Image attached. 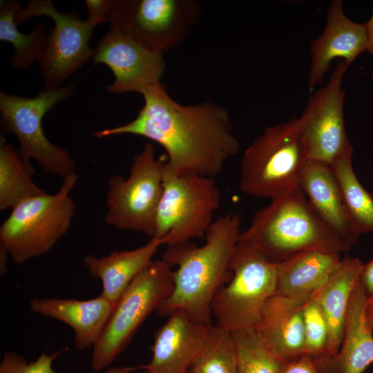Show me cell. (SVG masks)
I'll return each mask as SVG.
<instances>
[{"mask_svg":"<svg viewBox=\"0 0 373 373\" xmlns=\"http://www.w3.org/2000/svg\"><path fill=\"white\" fill-rule=\"evenodd\" d=\"M144 104L133 120L95 132L97 138L131 134L144 137L162 146L166 166L178 173L214 178L227 161L237 155L240 142L233 132L228 112L206 101L182 105L162 83L144 88Z\"/></svg>","mask_w":373,"mask_h":373,"instance_id":"1","label":"cell"},{"mask_svg":"<svg viewBox=\"0 0 373 373\" xmlns=\"http://www.w3.org/2000/svg\"><path fill=\"white\" fill-rule=\"evenodd\" d=\"M238 213H229L214 220L203 245L191 241L168 246L162 260L173 271V290L155 312L169 316L183 311L192 321L210 325L211 303L217 291L231 278L230 265L240 235Z\"/></svg>","mask_w":373,"mask_h":373,"instance_id":"2","label":"cell"},{"mask_svg":"<svg viewBox=\"0 0 373 373\" xmlns=\"http://www.w3.org/2000/svg\"><path fill=\"white\" fill-rule=\"evenodd\" d=\"M239 240L254 246L274 263L303 251L341 254L352 247L321 220L298 186L258 210Z\"/></svg>","mask_w":373,"mask_h":373,"instance_id":"3","label":"cell"},{"mask_svg":"<svg viewBox=\"0 0 373 373\" xmlns=\"http://www.w3.org/2000/svg\"><path fill=\"white\" fill-rule=\"evenodd\" d=\"M307 160L299 117L269 126L243 153L240 190L250 196L271 200L298 186Z\"/></svg>","mask_w":373,"mask_h":373,"instance_id":"4","label":"cell"},{"mask_svg":"<svg viewBox=\"0 0 373 373\" xmlns=\"http://www.w3.org/2000/svg\"><path fill=\"white\" fill-rule=\"evenodd\" d=\"M77 180L72 173L56 193L30 198L11 209L0 227V243L16 264L48 253L68 232L76 209L70 194Z\"/></svg>","mask_w":373,"mask_h":373,"instance_id":"5","label":"cell"},{"mask_svg":"<svg viewBox=\"0 0 373 373\" xmlns=\"http://www.w3.org/2000/svg\"><path fill=\"white\" fill-rule=\"evenodd\" d=\"M230 271V279L213 299L212 317L231 333L254 329L264 305L275 294L276 263L239 240Z\"/></svg>","mask_w":373,"mask_h":373,"instance_id":"6","label":"cell"},{"mask_svg":"<svg viewBox=\"0 0 373 373\" xmlns=\"http://www.w3.org/2000/svg\"><path fill=\"white\" fill-rule=\"evenodd\" d=\"M173 286V270L162 259L153 260L135 277L115 305L93 347L94 371L106 369L116 359L144 320L171 296Z\"/></svg>","mask_w":373,"mask_h":373,"instance_id":"7","label":"cell"},{"mask_svg":"<svg viewBox=\"0 0 373 373\" xmlns=\"http://www.w3.org/2000/svg\"><path fill=\"white\" fill-rule=\"evenodd\" d=\"M220 191L213 178L178 173L164 164L162 194L153 238L173 246L203 238L219 209Z\"/></svg>","mask_w":373,"mask_h":373,"instance_id":"8","label":"cell"},{"mask_svg":"<svg viewBox=\"0 0 373 373\" xmlns=\"http://www.w3.org/2000/svg\"><path fill=\"white\" fill-rule=\"evenodd\" d=\"M74 82L54 88L43 89L34 97L0 93V115L3 129L14 134L19 151L26 160L34 159L46 173L62 179L76 173V163L67 149L48 140L42 120L49 111L74 93Z\"/></svg>","mask_w":373,"mask_h":373,"instance_id":"9","label":"cell"},{"mask_svg":"<svg viewBox=\"0 0 373 373\" xmlns=\"http://www.w3.org/2000/svg\"><path fill=\"white\" fill-rule=\"evenodd\" d=\"M165 162L147 142L133 155L127 178L116 175L108 179L104 217L108 225L154 236Z\"/></svg>","mask_w":373,"mask_h":373,"instance_id":"10","label":"cell"},{"mask_svg":"<svg viewBox=\"0 0 373 373\" xmlns=\"http://www.w3.org/2000/svg\"><path fill=\"white\" fill-rule=\"evenodd\" d=\"M201 10L195 0H115L109 24L164 55L186 39Z\"/></svg>","mask_w":373,"mask_h":373,"instance_id":"11","label":"cell"},{"mask_svg":"<svg viewBox=\"0 0 373 373\" xmlns=\"http://www.w3.org/2000/svg\"><path fill=\"white\" fill-rule=\"evenodd\" d=\"M52 19L54 27L47 34L42 55L39 61L44 89L62 86L64 82L90 58L93 49L89 46L95 26L82 20L75 12H59L50 0H31L15 15V23H23L33 17Z\"/></svg>","mask_w":373,"mask_h":373,"instance_id":"12","label":"cell"},{"mask_svg":"<svg viewBox=\"0 0 373 373\" xmlns=\"http://www.w3.org/2000/svg\"><path fill=\"white\" fill-rule=\"evenodd\" d=\"M348 66L340 61L325 86L312 95L299 117L308 160L330 165L352 149L344 119L343 77Z\"/></svg>","mask_w":373,"mask_h":373,"instance_id":"13","label":"cell"},{"mask_svg":"<svg viewBox=\"0 0 373 373\" xmlns=\"http://www.w3.org/2000/svg\"><path fill=\"white\" fill-rule=\"evenodd\" d=\"M93 62L104 64L112 70L115 81L108 92L141 93L160 83L166 64L163 55L147 48L121 29L111 28L93 49Z\"/></svg>","mask_w":373,"mask_h":373,"instance_id":"14","label":"cell"},{"mask_svg":"<svg viewBox=\"0 0 373 373\" xmlns=\"http://www.w3.org/2000/svg\"><path fill=\"white\" fill-rule=\"evenodd\" d=\"M365 23L349 19L341 0L330 3L323 32L311 44L307 82L310 89L321 84L331 63L341 59L349 66L367 47Z\"/></svg>","mask_w":373,"mask_h":373,"instance_id":"15","label":"cell"},{"mask_svg":"<svg viewBox=\"0 0 373 373\" xmlns=\"http://www.w3.org/2000/svg\"><path fill=\"white\" fill-rule=\"evenodd\" d=\"M210 325L192 321L182 310L175 311L156 332L151 361L142 368L149 373H188Z\"/></svg>","mask_w":373,"mask_h":373,"instance_id":"16","label":"cell"},{"mask_svg":"<svg viewBox=\"0 0 373 373\" xmlns=\"http://www.w3.org/2000/svg\"><path fill=\"white\" fill-rule=\"evenodd\" d=\"M115 304L101 294L88 300L35 298L29 309L33 313L69 325L74 331V345L79 351L93 347L101 336Z\"/></svg>","mask_w":373,"mask_h":373,"instance_id":"17","label":"cell"},{"mask_svg":"<svg viewBox=\"0 0 373 373\" xmlns=\"http://www.w3.org/2000/svg\"><path fill=\"white\" fill-rule=\"evenodd\" d=\"M304 304L274 294L264 305L254 328L268 350L283 363L305 355Z\"/></svg>","mask_w":373,"mask_h":373,"instance_id":"18","label":"cell"},{"mask_svg":"<svg viewBox=\"0 0 373 373\" xmlns=\"http://www.w3.org/2000/svg\"><path fill=\"white\" fill-rule=\"evenodd\" d=\"M367 296L359 280L352 291L338 352L315 361L321 373H364L373 363V335L365 319Z\"/></svg>","mask_w":373,"mask_h":373,"instance_id":"19","label":"cell"},{"mask_svg":"<svg viewBox=\"0 0 373 373\" xmlns=\"http://www.w3.org/2000/svg\"><path fill=\"white\" fill-rule=\"evenodd\" d=\"M298 187L321 220L352 247L360 234L348 215L330 166L308 160L300 173Z\"/></svg>","mask_w":373,"mask_h":373,"instance_id":"20","label":"cell"},{"mask_svg":"<svg viewBox=\"0 0 373 373\" xmlns=\"http://www.w3.org/2000/svg\"><path fill=\"white\" fill-rule=\"evenodd\" d=\"M164 243L163 239L151 238L145 245L134 249L114 251L102 257L87 254L84 265L90 277L102 282L101 294L115 305Z\"/></svg>","mask_w":373,"mask_h":373,"instance_id":"21","label":"cell"},{"mask_svg":"<svg viewBox=\"0 0 373 373\" xmlns=\"http://www.w3.org/2000/svg\"><path fill=\"white\" fill-rule=\"evenodd\" d=\"M341 260L340 254L312 249L300 251L276 263L274 294L305 303Z\"/></svg>","mask_w":373,"mask_h":373,"instance_id":"22","label":"cell"},{"mask_svg":"<svg viewBox=\"0 0 373 373\" xmlns=\"http://www.w3.org/2000/svg\"><path fill=\"white\" fill-rule=\"evenodd\" d=\"M363 265L357 258H341L324 283L312 295L318 302L329 329L327 354L323 358L334 356L341 347L349 303Z\"/></svg>","mask_w":373,"mask_h":373,"instance_id":"23","label":"cell"},{"mask_svg":"<svg viewBox=\"0 0 373 373\" xmlns=\"http://www.w3.org/2000/svg\"><path fill=\"white\" fill-rule=\"evenodd\" d=\"M34 168L12 144L0 136V210L12 209L22 201L46 191L33 181Z\"/></svg>","mask_w":373,"mask_h":373,"instance_id":"24","label":"cell"},{"mask_svg":"<svg viewBox=\"0 0 373 373\" xmlns=\"http://www.w3.org/2000/svg\"><path fill=\"white\" fill-rule=\"evenodd\" d=\"M353 149L329 166L340 188L348 215L359 234L373 232V195L360 183L352 166Z\"/></svg>","mask_w":373,"mask_h":373,"instance_id":"25","label":"cell"},{"mask_svg":"<svg viewBox=\"0 0 373 373\" xmlns=\"http://www.w3.org/2000/svg\"><path fill=\"white\" fill-rule=\"evenodd\" d=\"M21 8V4L17 1H1L0 40L13 46L15 52L10 62L17 70L26 69L35 61H39L48 34L44 23L36 25L30 33L20 32L15 19Z\"/></svg>","mask_w":373,"mask_h":373,"instance_id":"26","label":"cell"},{"mask_svg":"<svg viewBox=\"0 0 373 373\" xmlns=\"http://www.w3.org/2000/svg\"><path fill=\"white\" fill-rule=\"evenodd\" d=\"M189 372L238 373L237 352L232 333L216 324H211L204 343Z\"/></svg>","mask_w":373,"mask_h":373,"instance_id":"27","label":"cell"},{"mask_svg":"<svg viewBox=\"0 0 373 373\" xmlns=\"http://www.w3.org/2000/svg\"><path fill=\"white\" fill-rule=\"evenodd\" d=\"M236 347L238 373H278L284 363L268 350L254 329L232 333Z\"/></svg>","mask_w":373,"mask_h":373,"instance_id":"28","label":"cell"},{"mask_svg":"<svg viewBox=\"0 0 373 373\" xmlns=\"http://www.w3.org/2000/svg\"><path fill=\"white\" fill-rule=\"evenodd\" d=\"M305 332V354L319 359L327 354L329 329L316 300L311 296L303 309Z\"/></svg>","mask_w":373,"mask_h":373,"instance_id":"29","label":"cell"},{"mask_svg":"<svg viewBox=\"0 0 373 373\" xmlns=\"http://www.w3.org/2000/svg\"><path fill=\"white\" fill-rule=\"evenodd\" d=\"M64 350L50 355L43 353L32 362H28L15 352H6L0 363V373H57L52 367V363Z\"/></svg>","mask_w":373,"mask_h":373,"instance_id":"30","label":"cell"},{"mask_svg":"<svg viewBox=\"0 0 373 373\" xmlns=\"http://www.w3.org/2000/svg\"><path fill=\"white\" fill-rule=\"evenodd\" d=\"M88 11V19L95 27L104 23H110L115 6V0H86Z\"/></svg>","mask_w":373,"mask_h":373,"instance_id":"31","label":"cell"},{"mask_svg":"<svg viewBox=\"0 0 373 373\" xmlns=\"http://www.w3.org/2000/svg\"><path fill=\"white\" fill-rule=\"evenodd\" d=\"M278 373H321V372L314 359L305 354L284 363Z\"/></svg>","mask_w":373,"mask_h":373,"instance_id":"32","label":"cell"},{"mask_svg":"<svg viewBox=\"0 0 373 373\" xmlns=\"http://www.w3.org/2000/svg\"><path fill=\"white\" fill-rule=\"evenodd\" d=\"M359 281L367 297L373 296V259L363 265Z\"/></svg>","mask_w":373,"mask_h":373,"instance_id":"33","label":"cell"},{"mask_svg":"<svg viewBox=\"0 0 373 373\" xmlns=\"http://www.w3.org/2000/svg\"><path fill=\"white\" fill-rule=\"evenodd\" d=\"M365 24L367 39L366 50L373 55V12L368 21Z\"/></svg>","mask_w":373,"mask_h":373,"instance_id":"34","label":"cell"},{"mask_svg":"<svg viewBox=\"0 0 373 373\" xmlns=\"http://www.w3.org/2000/svg\"><path fill=\"white\" fill-rule=\"evenodd\" d=\"M365 314L367 325L373 332V296L367 298Z\"/></svg>","mask_w":373,"mask_h":373,"instance_id":"35","label":"cell"},{"mask_svg":"<svg viewBox=\"0 0 373 373\" xmlns=\"http://www.w3.org/2000/svg\"><path fill=\"white\" fill-rule=\"evenodd\" d=\"M10 256L7 249L0 243V274L1 276H5L8 271L7 261Z\"/></svg>","mask_w":373,"mask_h":373,"instance_id":"36","label":"cell"},{"mask_svg":"<svg viewBox=\"0 0 373 373\" xmlns=\"http://www.w3.org/2000/svg\"><path fill=\"white\" fill-rule=\"evenodd\" d=\"M104 373H133V368L128 367H112L106 370ZM142 373H149L144 370Z\"/></svg>","mask_w":373,"mask_h":373,"instance_id":"37","label":"cell"},{"mask_svg":"<svg viewBox=\"0 0 373 373\" xmlns=\"http://www.w3.org/2000/svg\"><path fill=\"white\" fill-rule=\"evenodd\" d=\"M372 77H373V71H372Z\"/></svg>","mask_w":373,"mask_h":373,"instance_id":"38","label":"cell"},{"mask_svg":"<svg viewBox=\"0 0 373 373\" xmlns=\"http://www.w3.org/2000/svg\"><path fill=\"white\" fill-rule=\"evenodd\" d=\"M188 373H191L190 372H189Z\"/></svg>","mask_w":373,"mask_h":373,"instance_id":"39","label":"cell"}]
</instances>
